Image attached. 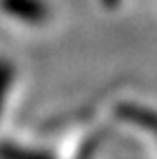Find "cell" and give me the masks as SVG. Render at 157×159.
Wrapping results in <instances>:
<instances>
[{"instance_id":"7a4b0ae2","label":"cell","mask_w":157,"mask_h":159,"mask_svg":"<svg viewBox=\"0 0 157 159\" xmlns=\"http://www.w3.org/2000/svg\"><path fill=\"white\" fill-rule=\"evenodd\" d=\"M11 79H13V66L9 61L0 60V112H2L4 100L9 93V87H11Z\"/></svg>"},{"instance_id":"6da1fadb","label":"cell","mask_w":157,"mask_h":159,"mask_svg":"<svg viewBox=\"0 0 157 159\" xmlns=\"http://www.w3.org/2000/svg\"><path fill=\"white\" fill-rule=\"evenodd\" d=\"M2 9L32 24L45 21L49 15V7L43 0H2Z\"/></svg>"},{"instance_id":"3957f363","label":"cell","mask_w":157,"mask_h":159,"mask_svg":"<svg viewBox=\"0 0 157 159\" xmlns=\"http://www.w3.org/2000/svg\"><path fill=\"white\" fill-rule=\"evenodd\" d=\"M0 157L2 159H49L40 153H32V151H25L19 147H2L0 148Z\"/></svg>"}]
</instances>
